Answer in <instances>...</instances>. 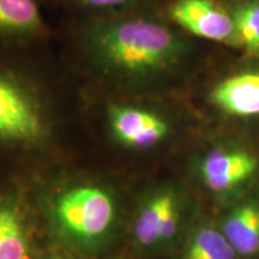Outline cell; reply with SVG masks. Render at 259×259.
Returning <instances> with one entry per match:
<instances>
[{
    "label": "cell",
    "mask_w": 259,
    "mask_h": 259,
    "mask_svg": "<svg viewBox=\"0 0 259 259\" xmlns=\"http://www.w3.org/2000/svg\"><path fill=\"white\" fill-rule=\"evenodd\" d=\"M173 21L191 34L205 40L239 42L233 15L213 0H178L170 9Z\"/></svg>",
    "instance_id": "277c9868"
},
{
    "label": "cell",
    "mask_w": 259,
    "mask_h": 259,
    "mask_svg": "<svg viewBox=\"0 0 259 259\" xmlns=\"http://www.w3.org/2000/svg\"><path fill=\"white\" fill-rule=\"evenodd\" d=\"M23 212L16 200L0 199V259H30Z\"/></svg>",
    "instance_id": "ba28073f"
},
{
    "label": "cell",
    "mask_w": 259,
    "mask_h": 259,
    "mask_svg": "<svg viewBox=\"0 0 259 259\" xmlns=\"http://www.w3.org/2000/svg\"><path fill=\"white\" fill-rule=\"evenodd\" d=\"M211 102L227 114L259 115V72L228 77L212 89Z\"/></svg>",
    "instance_id": "52a82bcc"
},
{
    "label": "cell",
    "mask_w": 259,
    "mask_h": 259,
    "mask_svg": "<svg viewBox=\"0 0 259 259\" xmlns=\"http://www.w3.org/2000/svg\"><path fill=\"white\" fill-rule=\"evenodd\" d=\"M236 252L222 232L203 227L187 242L183 259H235Z\"/></svg>",
    "instance_id": "7c38bea8"
},
{
    "label": "cell",
    "mask_w": 259,
    "mask_h": 259,
    "mask_svg": "<svg viewBox=\"0 0 259 259\" xmlns=\"http://www.w3.org/2000/svg\"><path fill=\"white\" fill-rule=\"evenodd\" d=\"M257 167V158L245 151L215 150L204 158L200 173L210 190L223 192L244 183Z\"/></svg>",
    "instance_id": "8992f818"
},
{
    "label": "cell",
    "mask_w": 259,
    "mask_h": 259,
    "mask_svg": "<svg viewBox=\"0 0 259 259\" xmlns=\"http://www.w3.org/2000/svg\"><path fill=\"white\" fill-rule=\"evenodd\" d=\"M176 200L174 193L168 191L151 197L144 204L135 222V238L139 245L151 247L160 244L167 212Z\"/></svg>",
    "instance_id": "8fae6325"
},
{
    "label": "cell",
    "mask_w": 259,
    "mask_h": 259,
    "mask_svg": "<svg viewBox=\"0 0 259 259\" xmlns=\"http://www.w3.org/2000/svg\"><path fill=\"white\" fill-rule=\"evenodd\" d=\"M48 216L53 234L64 245L90 252L101 247L112 235L118 209L108 189L96 184H78L57 193Z\"/></svg>",
    "instance_id": "7a4b0ae2"
},
{
    "label": "cell",
    "mask_w": 259,
    "mask_h": 259,
    "mask_svg": "<svg viewBox=\"0 0 259 259\" xmlns=\"http://www.w3.org/2000/svg\"><path fill=\"white\" fill-rule=\"evenodd\" d=\"M83 5L89 6V8H97V9H105V8H114V6H120L132 0H79Z\"/></svg>",
    "instance_id": "5bb4252c"
},
{
    "label": "cell",
    "mask_w": 259,
    "mask_h": 259,
    "mask_svg": "<svg viewBox=\"0 0 259 259\" xmlns=\"http://www.w3.org/2000/svg\"><path fill=\"white\" fill-rule=\"evenodd\" d=\"M47 259H65V258L59 257V255H53V257H50V258H47Z\"/></svg>",
    "instance_id": "9a60e30c"
},
{
    "label": "cell",
    "mask_w": 259,
    "mask_h": 259,
    "mask_svg": "<svg viewBox=\"0 0 259 259\" xmlns=\"http://www.w3.org/2000/svg\"><path fill=\"white\" fill-rule=\"evenodd\" d=\"M239 44L248 56L259 57V4H245L233 14Z\"/></svg>",
    "instance_id": "4fadbf2b"
},
{
    "label": "cell",
    "mask_w": 259,
    "mask_h": 259,
    "mask_svg": "<svg viewBox=\"0 0 259 259\" xmlns=\"http://www.w3.org/2000/svg\"><path fill=\"white\" fill-rule=\"evenodd\" d=\"M109 121L115 137L130 148H151L168 134L167 122L160 116L131 106H113Z\"/></svg>",
    "instance_id": "5b68a950"
},
{
    "label": "cell",
    "mask_w": 259,
    "mask_h": 259,
    "mask_svg": "<svg viewBox=\"0 0 259 259\" xmlns=\"http://www.w3.org/2000/svg\"><path fill=\"white\" fill-rule=\"evenodd\" d=\"M44 29L36 0H0V37L34 35Z\"/></svg>",
    "instance_id": "30bf717a"
},
{
    "label": "cell",
    "mask_w": 259,
    "mask_h": 259,
    "mask_svg": "<svg viewBox=\"0 0 259 259\" xmlns=\"http://www.w3.org/2000/svg\"><path fill=\"white\" fill-rule=\"evenodd\" d=\"M45 135V119L32 94L9 74L0 73V142L36 143Z\"/></svg>",
    "instance_id": "3957f363"
},
{
    "label": "cell",
    "mask_w": 259,
    "mask_h": 259,
    "mask_svg": "<svg viewBox=\"0 0 259 259\" xmlns=\"http://www.w3.org/2000/svg\"><path fill=\"white\" fill-rule=\"evenodd\" d=\"M223 234L236 254L253 255L259 252V204L246 203L227 218Z\"/></svg>",
    "instance_id": "9c48e42d"
},
{
    "label": "cell",
    "mask_w": 259,
    "mask_h": 259,
    "mask_svg": "<svg viewBox=\"0 0 259 259\" xmlns=\"http://www.w3.org/2000/svg\"><path fill=\"white\" fill-rule=\"evenodd\" d=\"M88 46L103 72L127 80L161 72L181 51L169 29L144 17L114 18L97 24L90 31Z\"/></svg>",
    "instance_id": "6da1fadb"
}]
</instances>
